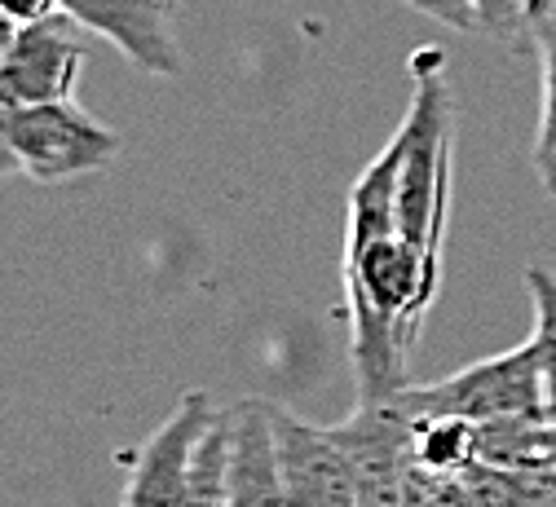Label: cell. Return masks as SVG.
<instances>
[{
    "label": "cell",
    "mask_w": 556,
    "mask_h": 507,
    "mask_svg": "<svg viewBox=\"0 0 556 507\" xmlns=\"http://www.w3.org/2000/svg\"><path fill=\"white\" fill-rule=\"evenodd\" d=\"M397 235L442 265V239L455 190V106L446 85V53L438 45L410 53V106L397 124Z\"/></svg>",
    "instance_id": "cell-1"
},
{
    "label": "cell",
    "mask_w": 556,
    "mask_h": 507,
    "mask_svg": "<svg viewBox=\"0 0 556 507\" xmlns=\"http://www.w3.org/2000/svg\"><path fill=\"white\" fill-rule=\"evenodd\" d=\"M119 160V132L93 119L80 102L0 106V168L40 186L106 173Z\"/></svg>",
    "instance_id": "cell-2"
},
{
    "label": "cell",
    "mask_w": 556,
    "mask_h": 507,
    "mask_svg": "<svg viewBox=\"0 0 556 507\" xmlns=\"http://www.w3.org/2000/svg\"><path fill=\"white\" fill-rule=\"evenodd\" d=\"M410 419H468V423H491V419H552L547 380L530 344H517L513 353L481 357L472 367L438 380V384H406L393 397ZM556 423V419H552Z\"/></svg>",
    "instance_id": "cell-3"
},
{
    "label": "cell",
    "mask_w": 556,
    "mask_h": 507,
    "mask_svg": "<svg viewBox=\"0 0 556 507\" xmlns=\"http://www.w3.org/2000/svg\"><path fill=\"white\" fill-rule=\"evenodd\" d=\"M217 415L222 406L213 402V393H181L173 415L137 446L124 485V507H194V459L203 432L213 428Z\"/></svg>",
    "instance_id": "cell-4"
},
{
    "label": "cell",
    "mask_w": 556,
    "mask_h": 507,
    "mask_svg": "<svg viewBox=\"0 0 556 507\" xmlns=\"http://www.w3.org/2000/svg\"><path fill=\"white\" fill-rule=\"evenodd\" d=\"M336 442L344 446L358 477V507H402L415 477V419L389 402H358V410L336 423Z\"/></svg>",
    "instance_id": "cell-5"
},
{
    "label": "cell",
    "mask_w": 556,
    "mask_h": 507,
    "mask_svg": "<svg viewBox=\"0 0 556 507\" xmlns=\"http://www.w3.org/2000/svg\"><path fill=\"white\" fill-rule=\"evenodd\" d=\"M269 415H274L278 472H283L288 507H358L363 503L354 464L331 428H314L274 402H269Z\"/></svg>",
    "instance_id": "cell-6"
},
{
    "label": "cell",
    "mask_w": 556,
    "mask_h": 507,
    "mask_svg": "<svg viewBox=\"0 0 556 507\" xmlns=\"http://www.w3.org/2000/svg\"><path fill=\"white\" fill-rule=\"evenodd\" d=\"M72 23L76 18L53 14L45 23L23 27L14 53L0 62V106L66 102L76 93L85 49H80Z\"/></svg>",
    "instance_id": "cell-7"
},
{
    "label": "cell",
    "mask_w": 556,
    "mask_h": 507,
    "mask_svg": "<svg viewBox=\"0 0 556 507\" xmlns=\"http://www.w3.org/2000/svg\"><path fill=\"white\" fill-rule=\"evenodd\" d=\"M62 14L106 36L147 76H181V45L173 36V10L164 0H62Z\"/></svg>",
    "instance_id": "cell-8"
},
{
    "label": "cell",
    "mask_w": 556,
    "mask_h": 507,
    "mask_svg": "<svg viewBox=\"0 0 556 507\" xmlns=\"http://www.w3.org/2000/svg\"><path fill=\"white\" fill-rule=\"evenodd\" d=\"M230 459H226V507H288L269 402L243 397L226 406Z\"/></svg>",
    "instance_id": "cell-9"
},
{
    "label": "cell",
    "mask_w": 556,
    "mask_h": 507,
    "mask_svg": "<svg viewBox=\"0 0 556 507\" xmlns=\"http://www.w3.org/2000/svg\"><path fill=\"white\" fill-rule=\"evenodd\" d=\"M556 451V423L552 419H491L477 423V464L504 468V472H530L552 468Z\"/></svg>",
    "instance_id": "cell-10"
},
{
    "label": "cell",
    "mask_w": 556,
    "mask_h": 507,
    "mask_svg": "<svg viewBox=\"0 0 556 507\" xmlns=\"http://www.w3.org/2000/svg\"><path fill=\"white\" fill-rule=\"evenodd\" d=\"M415 464L433 477H459L477 464V423L451 415L415 419Z\"/></svg>",
    "instance_id": "cell-11"
},
{
    "label": "cell",
    "mask_w": 556,
    "mask_h": 507,
    "mask_svg": "<svg viewBox=\"0 0 556 507\" xmlns=\"http://www.w3.org/2000/svg\"><path fill=\"white\" fill-rule=\"evenodd\" d=\"M526 292H530V309H534V331H530V348L543 367L547 380V402H552V419H556V274L539 261L526 265Z\"/></svg>",
    "instance_id": "cell-12"
},
{
    "label": "cell",
    "mask_w": 556,
    "mask_h": 507,
    "mask_svg": "<svg viewBox=\"0 0 556 507\" xmlns=\"http://www.w3.org/2000/svg\"><path fill=\"white\" fill-rule=\"evenodd\" d=\"M477 14V31L491 40L526 36V0H468Z\"/></svg>",
    "instance_id": "cell-13"
},
{
    "label": "cell",
    "mask_w": 556,
    "mask_h": 507,
    "mask_svg": "<svg viewBox=\"0 0 556 507\" xmlns=\"http://www.w3.org/2000/svg\"><path fill=\"white\" fill-rule=\"evenodd\" d=\"M402 5H410L415 14H425L451 31H477V14L468 0H402Z\"/></svg>",
    "instance_id": "cell-14"
},
{
    "label": "cell",
    "mask_w": 556,
    "mask_h": 507,
    "mask_svg": "<svg viewBox=\"0 0 556 507\" xmlns=\"http://www.w3.org/2000/svg\"><path fill=\"white\" fill-rule=\"evenodd\" d=\"M0 10H5L10 18H18L23 27H31V23H45V18L62 14V0H0Z\"/></svg>",
    "instance_id": "cell-15"
},
{
    "label": "cell",
    "mask_w": 556,
    "mask_h": 507,
    "mask_svg": "<svg viewBox=\"0 0 556 507\" xmlns=\"http://www.w3.org/2000/svg\"><path fill=\"white\" fill-rule=\"evenodd\" d=\"M18 36H23V23H18V18H10L5 10H0V62H5V58L14 53Z\"/></svg>",
    "instance_id": "cell-16"
},
{
    "label": "cell",
    "mask_w": 556,
    "mask_h": 507,
    "mask_svg": "<svg viewBox=\"0 0 556 507\" xmlns=\"http://www.w3.org/2000/svg\"><path fill=\"white\" fill-rule=\"evenodd\" d=\"M164 5H168V10H177V5H181V0H164Z\"/></svg>",
    "instance_id": "cell-17"
},
{
    "label": "cell",
    "mask_w": 556,
    "mask_h": 507,
    "mask_svg": "<svg viewBox=\"0 0 556 507\" xmlns=\"http://www.w3.org/2000/svg\"><path fill=\"white\" fill-rule=\"evenodd\" d=\"M552 468H556V451H552Z\"/></svg>",
    "instance_id": "cell-18"
},
{
    "label": "cell",
    "mask_w": 556,
    "mask_h": 507,
    "mask_svg": "<svg viewBox=\"0 0 556 507\" xmlns=\"http://www.w3.org/2000/svg\"><path fill=\"white\" fill-rule=\"evenodd\" d=\"M526 5H530V0H526Z\"/></svg>",
    "instance_id": "cell-19"
},
{
    "label": "cell",
    "mask_w": 556,
    "mask_h": 507,
    "mask_svg": "<svg viewBox=\"0 0 556 507\" xmlns=\"http://www.w3.org/2000/svg\"><path fill=\"white\" fill-rule=\"evenodd\" d=\"M0 173H5V168H0Z\"/></svg>",
    "instance_id": "cell-20"
}]
</instances>
